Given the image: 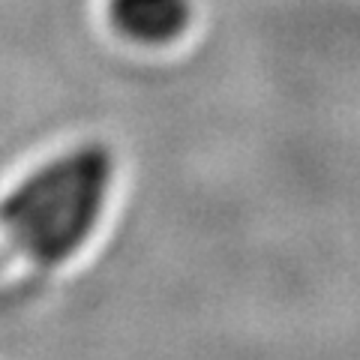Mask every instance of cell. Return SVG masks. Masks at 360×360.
Returning a JSON list of instances; mask_svg holds the SVG:
<instances>
[{
  "label": "cell",
  "mask_w": 360,
  "mask_h": 360,
  "mask_svg": "<svg viewBox=\"0 0 360 360\" xmlns=\"http://www.w3.org/2000/svg\"><path fill=\"white\" fill-rule=\"evenodd\" d=\"M111 153L87 148L42 168L0 205V288L18 285L78 250L103 210Z\"/></svg>",
  "instance_id": "1"
},
{
  "label": "cell",
  "mask_w": 360,
  "mask_h": 360,
  "mask_svg": "<svg viewBox=\"0 0 360 360\" xmlns=\"http://www.w3.org/2000/svg\"><path fill=\"white\" fill-rule=\"evenodd\" d=\"M111 13L120 30L135 39L165 42L177 37L189 21L186 0H111Z\"/></svg>",
  "instance_id": "2"
}]
</instances>
